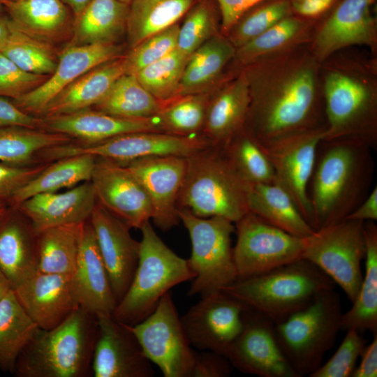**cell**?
<instances>
[{"mask_svg": "<svg viewBox=\"0 0 377 377\" xmlns=\"http://www.w3.org/2000/svg\"><path fill=\"white\" fill-rule=\"evenodd\" d=\"M320 65L305 45L240 70L250 96L244 131L260 147L325 126Z\"/></svg>", "mask_w": 377, "mask_h": 377, "instance_id": "obj_1", "label": "cell"}, {"mask_svg": "<svg viewBox=\"0 0 377 377\" xmlns=\"http://www.w3.org/2000/svg\"><path fill=\"white\" fill-rule=\"evenodd\" d=\"M323 140L346 138L377 148V55L357 47L338 51L320 65Z\"/></svg>", "mask_w": 377, "mask_h": 377, "instance_id": "obj_2", "label": "cell"}, {"mask_svg": "<svg viewBox=\"0 0 377 377\" xmlns=\"http://www.w3.org/2000/svg\"><path fill=\"white\" fill-rule=\"evenodd\" d=\"M372 150L353 139L321 141L308 188L314 230L345 219L369 195L375 173Z\"/></svg>", "mask_w": 377, "mask_h": 377, "instance_id": "obj_3", "label": "cell"}, {"mask_svg": "<svg viewBox=\"0 0 377 377\" xmlns=\"http://www.w3.org/2000/svg\"><path fill=\"white\" fill-rule=\"evenodd\" d=\"M334 287L318 267L300 259L260 274L237 278L221 290L276 324Z\"/></svg>", "mask_w": 377, "mask_h": 377, "instance_id": "obj_4", "label": "cell"}, {"mask_svg": "<svg viewBox=\"0 0 377 377\" xmlns=\"http://www.w3.org/2000/svg\"><path fill=\"white\" fill-rule=\"evenodd\" d=\"M96 316L80 307L57 327L38 332L16 362L18 377H84L91 373ZM92 374V373H91Z\"/></svg>", "mask_w": 377, "mask_h": 377, "instance_id": "obj_5", "label": "cell"}, {"mask_svg": "<svg viewBox=\"0 0 377 377\" xmlns=\"http://www.w3.org/2000/svg\"><path fill=\"white\" fill-rule=\"evenodd\" d=\"M249 185L224 148L211 145L187 157L177 207L199 217L221 216L235 223L249 212Z\"/></svg>", "mask_w": 377, "mask_h": 377, "instance_id": "obj_6", "label": "cell"}, {"mask_svg": "<svg viewBox=\"0 0 377 377\" xmlns=\"http://www.w3.org/2000/svg\"><path fill=\"white\" fill-rule=\"evenodd\" d=\"M140 230L138 266L129 288L112 314L128 325L140 323L151 313L172 288L195 277L188 260L163 242L149 221Z\"/></svg>", "mask_w": 377, "mask_h": 377, "instance_id": "obj_7", "label": "cell"}, {"mask_svg": "<svg viewBox=\"0 0 377 377\" xmlns=\"http://www.w3.org/2000/svg\"><path fill=\"white\" fill-rule=\"evenodd\" d=\"M342 315L340 297L334 288L274 324L279 346L297 377L309 376L322 364L341 330Z\"/></svg>", "mask_w": 377, "mask_h": 377, "instance_id": "obj_8", "label": "cell"}, {"mask_svg": "<svg viewBox=\"0 0 377 377\" xmlns=\"http://www.w3.org/2000/svg\"><path fill=\"white\" fill-rule=\"evenodd\" d=\"M178 216L191 242L187 260L195 277L188 295L203 296L234 282L238 278L231 243L234 223L221 216L199 217L185 209H178Z\"/></svg>", "mask_w": 377, "mask_h": 377, "instance_id": "obj_9", "label": "cell"}, {"mask_svg": "<svg viewBox=\"0 0 377 377\" xmlns=\"http://www.w3.org/2000/svg\"><path fill=\"white\" fill-rule=\"evenodd\" d=\"M364 222L345 219L306 237L302 259L313 263L339 285L353 303L361 286L365 258Z\"/></svg>", "mask_w": 377, "mask_h": 377, "instance_id": "obj_10", "label": "cell"}, {"mask_svg": "<svg viewBox=\"0 0 377 377\" xmlns=\"http://www.w3.org/2000/svg\"><path fill=\"white\" fill-rule=\"evenodd\" d=\"M212 144L202 134L179 135L165 132L143 131L120 135L96 142L73 141L46 151L50 161L89 154L120 164L157 156L189 157Z\"/></svg>", "mask_w": 377, "mask_h": 377, "instance_id": "obj_11", "label": "cell"}, {"mask_svg": "<svg viewBox=\"0 0 377 377\" xmlns=\"http://www.w3.org/2000/svg\"><path fill=\"white\" fill-rule=\"evenodd\" d=\"M232 248L238 278L249 277L302 259L306 237L291 235L248 212L235 223Z\"/></svg>", "mask_w": 377, "mask_h": 377, "instance_id": "obj_12", "label": "cell"}, {"mask_svg": "<svg viewBox=\"0 0 377 377\" xmlns=\"http://www.w3.org/2000/svg\"><path fill=\"white\" fill-rule=\"evenodd\" d=\"M149 359L164 377H190L195 352L187 338L170 292L140 323L129 325Z\"/></svg>", "mask_w": 377, "mask_h": 377, "instance_id": "obj_13", "label": "cell"}, {"mask_svg": "<svg viewBox=\"0 0 377 377\" xmlns=\"http://www.w3.org/2000/svg\"><path fill=\"white\" fill-rule=\"evenodd\" d=\"M376 0H340L316 26L309 50L320 64L334 53L364 47L377 55Z\"/></svg>", "mask_w": 377, "mask_h": 377, "instance_id": "obj_14", "label": "cell"}, {"mask_svg": "<svg viewBox=\"0 0 377 377\" xmlns=\"http://www.w3.org/2000/svg\"><path fill=\"white\" fill-rule=\"evenodd\" d=\"M325 130L323 126L298 133L261 147L274 168V182L289 193L312 228L308 188Z\"/></svg>", "mask_w": 377, "mask_h": 377, "instance_id": "obj_15", "label": "cell"}, {"mask_svg": "<svg viewBox=\"0 0 377 377\" xmlns=\"http://www.w3.org/2000/svg\"><path fill=\"white\" fill-rule=\"evenodd\" d=\"M246 309L241 302L220 290L201 296L181 321L191 346L226 356L243 329Z\"/></svg>", "mask_w": 377, "mask_h": 377, "instance_id": "obj_16", "label": "cell"}, {"mask_svg": "<svg viewBox=\"0 0 377 377\" xmlns=\"http://www.w3.org/2000/svg\"><path fill=\"white\" fill-rule=\"evenodd\" d=\"M226 357L233 369L260 377H297L277 341L274 323L246 307L243 329Z\"/></svg>", "mask_w": 377, "mask_h": 377, "instance_id": "obj_17", "label": "cell"}, {"mask_svg": "<svg viewBox=\"0 0 377 377\" xmlns=\"http://www.w3.org/2000/svg\"><path fill=\"white\" fill-rule=\"evenodd\" d=\"M98 337L91 373L95 377H151L154 371L128 325L112 315L96 316Z\"/></svg>", "mask_w": 377, "mask_h": 377, "instance_id": "obj_18", "label": "cell"}, {"mask_svg": "<svg viewBox=\"0 0 377 377\" xmlns=\"http://www.w3.org/2000/svg\"><path fill=\"white\" fill-rule=\"evenodd\" d=\"M91 182L97 202L130 228L140 229L151 219L148 195L126 165L96 158Z\"/></svg>", "mask_w": 377, "mask_h": 377, "instance_id": "obj_19", "label": "cell"}, {"mask_svg": "<svg viewBox=\"0 0 377 377\" xmlns=\"http://www.w3.org/2000/svg\"><path fill=\"white\" fill-rule=\"evenodd\" d=\"M122 55V47L116 43L66 46L47 79L12 101L24 112L40 117L48 103L67 86L94 68Z\"/></svg>", "mask_w": 377, "mask_h": 377, "instance_id": "obj_20", "label": "cell"}, {"mask_svg": "<svg viewBox=\"0 0 377 377\" xmlns=\"http://www.w3.org/2000/svg\"><path fill=\"white\" fill-rule=\"evenodd\" d=\"M140 182L152 207L151 219L166 231L180 222L177 199L187 168V158L157 156L123 164Z\"/></svg>", "mask_w": 377, "mask_h": 377, "instance_id": "obj_21", "label": "cell"}, {"mask_svg": "<svg viewBox=\"0 0 377 377\" xmlns=\"http://www.w3.org/2000/svg\"><path fill=\"white\" fill-rule=\"evenodd\" d=\"M89 222L94 230L117 303L126 294L135 274L140 242L130 234V228L96 202Z\"/></svg>", "mask_w": 377, "mask_h": 377, "instance_id": "obj_22", "label": "cell"}, {"mask_svg": "<svg viewBox=\"0 0 377 377\" xmlns=\"http://www.w3.org/2000/svg\"><path fill=\"white\" fill-rule=\"evenodd\" d=\"M71 281L81 309L94 316L112 314L117 301L89 219L83 224Z\"/></svg>", "mask_w": 377, "mask_h": 377, "instance_id": "obj_23", "label": "cell"}, {"mask_svg": "<svg viewBox=\"0 0 377 377\" xmlns=\"http://www.w3.org/2000/svg\"><path fill=\"white\" fill-rule=\"evenodd\" d=\"M18 302L41 330H51L79 308L71 275L36 272L13 290Z\"/></svg>", "mask_w": 377, "mask_h": 377, "instance_id": "obj_24", "label": "cell"}, {"mask_svg": "<svg viewBox=\"0 0 377 377\" xmlns=\"http://www.w3.org/2000/svg\"><path fill=\"white\" fill-rule=\"evenodd\" d=\"M249 103L244 73H231L210 96L201 134L212 145L225 147L244 130Z\"/></svg>", "mask_w": 377, "mask_h": 377, "instance_id": "obj_25", "label": "cell"}, {"mask_svg": "<svg viewBox=\"0 0 377 377\" xmlns=\"http://www.w3.org/2000/svg\"><path fill=\"white\" fill-rule=\"evenodd\" d=\"M96 202L93 184L87 181L62 193L36 194L15 207L38 233L52 227L87 221Z\"/></svg>", "mask_w": 377, "mask_h": 377, "instance_id": "obj_26", "label": "cell"}, {"mask_svg": "<svg viewBox=\"0 0 377 377\" xmlns=\"http://www.w3.org/2000/svg\"><path fill=\"white\" fill-rule=\"evenodd\" d=\"M0 270L13 290L37 272V233L30 221L10 205L0 215Z\"/></svg>", "mask_w": 377, "mask_h": 377, "instance_id": "obj_27", "label": "cell"}, {"mask_svg": "<svg viewBox=\"0 0 377 377\" xmlns=\"http://www.w3.org/2000/svg\"><path fill=\"white\" fill-rule=\"evenodd\" d=\"M43 119L45 130L65 134L82 142H100L135 132H164L158 115L142 119L124 118L91 108Z\"/></svg>", "mask_w": 377, "mask_h": 377, "instance_id": "obj_28", "label": "cell"}, {"mask_svg": "<svg viewBox=\"0 0 377 377\" xmlns=\"http://www.w3.org/2000/svg\"><path fill=\"white\" fill-rule=\"evenodd\" d=\"M2 6L17 28L34 38L54 45L71 38L73 15L61 0H13Z\"/></svg>", "mask_w": 377, "mask_h": 377, "instance_id": "obj_29", "label": "cell"}, {"mask_svg": "<svg viewBox=\"0 0 377 377\" xmlns=\"http://www.w3.org/2000/svg\"><path fill=\"white\" fill-rule=\"evenodd\" d=\"M126 73L125 54L94 68L58 94L45 107L40 117L49 118L92 108Z\"/></svg>", "mask_w": 377, "mask_h": 377, "instance_id": "obj_30", "label": "cell"}, {"mask_svg": "<svg viewBox=\"0 0 377 377\" xmlns=\"http://www.w3.org/2000/svg\"><path fill=\"white\" fill-rule=\"evenodd\" d=\"M317 22L290 15L260 35L236 48L229 64L230 72L236 73L263 58L308 45Z\"/></svg>", "mask_w": 377, "mask_h": 377, "instance_id": "obj_31", "label": "cell"}, {"mask_svg": "<svg viewBox=\"0 0 377 377\" xmlns=\"http://www.w3.org/2000/svg\"><path fill=\"white\" fill-rule=\"evenodd\" d=\"M129 5L119 0H91L74 17L67 46L116 43L126 30Z\"/></svg>", "mask_w": 377, "mask_h": 377, "instance_id": "obj_32", "label": "cell"}, {"mask_svg": "<svg viewBox=\"0 0 377 377\" xmlns=\"http://www.w3.org/2000/svg\"><path fill=\"white\" fill-rule=\"evenodd\" d=\"M249 212L291 235L306 237L314 232L289 193L279 184H249Z\"/></svg>", "mask_w": 377, "mask_h": 377, "instance_id": "obj_33", "label": "cell"}, {"mask_svg": "<svg viewBox=\"0 0 377 377\" xmlns=\"http://www.w3.org/2000/svg\"><path fill=\"white\" fill-rule=\"evenodd\" d=\"M236 48L219 33L200 46L188 58L180 82L178 98L195 94L206 86L221 84L229 75L224 71L230 64Z\"/></svg>", "mask_w": 377, "mask_h": 377, "instance_id": "obj_34", "label": "cell"}, {"mask_svg": "<svg viewBox=\"0 0 377 377\" xmlns=\"http://www.w3.org/2000/svg\"><path fill=\"white\" fill-rule=\"evenodd\" d=\"M366 242L365 272L351 308L343 313L341 330L355 329L360 332L377 333V226L364 222Z\"/></svg>", "mask_w": 377, "mask_h": 377, "instance_id": "obj_35", "label": "cell"}, {"mask_svg": "<svg viewBox=\"0 0 377 377\" xmlns=\"http://www.w3.org/2000/svg\"><path fill=\"white\" fill-rule=\"evenodd\" d=\"M96 158L82 154L61 158L49 163L38 175L20 188L8 201L17 207L29 198L38 193L56 192L64 188L91 181Z\"/></svg>", "mask_w": 377, "mask_h": 377, "instance_id": "obj_36", "label": "cell"}, {"mask_svg": "<svg viewBox=\"0 0 377 377\" xmlns=\"http://www.w3.org/2000/svg\"><path fill=\"white\" fill-rule=\"evenodd\" d=\"M198 0H133L126 31L130 48L177 23Z\"/></svg>", "mask_w": 377, "mask_h": 377, "instance_id": "obj_37", "label": "cell"}, {"mask_svg": "<svg viewBox=\"0 0 377 377\" xmlns=\"http://www.w3.org/2000/svg\"><path fill=\"white\" fill-rule=\"evenodd\" d=\"M40 330L13 290L0 301V368L14 374L20 353Z\"/></svg>", "mask_w": 377, "mask_h": 377, "instance_id": "obj_38", "label": "cell"}, {"mask_svg": "<svg viewBox=\"0 0 377 377\" xmlns=\"http://www.w3.org/2000/svg\"><path fill=\"white\" fill-rule=\"evenodd\" d=\"M84 223L52 227L37 233L38 272L73 274Z\"/></svg>", "mask_w": 377, "mask_h": 377, "instance_id": "obj_39", "label": "cell"}, {"mask_svg": "<svg viewBox=\"0 0 377 377\" xmlns=\"http://www.w3.org/2000/svg\"><path fill=\"white\" fill-rule=\"evenodd\" d=\"M165 104L151 94L135 74L126 73L91 108L116 117L142 119L157 116Z\"/></svg>", "mask_w": 377, "mask_h": 377, "instance_id": "obj_40", "label": "cell"}, {"mask_svg": "<svg viewBox=\"0 0 377 377\" xmlns=\"http://www.w3.org/2000/svg\"><path fill=\"white\" fill-rule=\"evenodd\" d=\"M74 140L60 133L12 126L0 128V162L15 165H33L43 149Z\"/></svg>", "mask_w": 377, "mask_h": 377, "instance_id": "obj_41", "label": "cell"}, {"mask_svg": "<svg viewBox=\"0 0 377 377\" xmlns=\"http://www.w3.org/2000/svg\"><path fill=\"white\" fill-rule=\"evenodd\" d=\"M0 52L27 72L50 75L61 52L56 45L22 31L10 20L9 35Z\"/></svg>", "mask_w": 377, "mask_h": 377, "instance_id": "obj_42", "label": "cell"}, {"mask_svg": "<svg viewBox=\"0 0 377 377\" xmlns=\"http://www.w3.org/2000/svg\"><path fill=\"white\" fill-rule=\"evenodd\" d=\"M223 148L238 174L248 184L275 182L274 170L266 154L244 130Z\"/></svg>", "mask_w": 377, "mask_h": 377, "instance_id": "obj_43", "label": "cell"}, {"mask_svg": "<svg viewBox=\"0 0 377 377\" xmlns=\"http://www.w3.org/2000/svg\"><path fill=\"white\" fill-rule=\"evenodd\" d=\"M188 58L176 48L135 75L156 99L168 103L178 98L180 82Z\"/></svg>", "mask_w": 377, "mask_h": 377, "instance_id": "obj_44", "label": "cell"}, {"mask_svg": "<svg viewBox=\"0 0 377 377\" xmlns=\"http://www.w3.org/2000/svg\"><path fill=\"white\" fill-rule=\"evenodd\" d=\"M292 14L290 0H265L246 12L226 36L238 48Z\"/></svg>", "mask_w": 377, "mask_h": 377, "instance_id": "obj_45", "label": "cell"}, {"mask_svg": "<svg viewBox=\"0 0 377 377\" xmlns=\"http://www.w3.org/2000/svg\"><path fill=\"white\" fill-rule=\"evenodd\" d=\"M209 98L192 94L165 104L158 114L164 132L184 136L201 134Z\"/></svg>", "mask_w": 377, "mask_h": 377, "instance_id": "obj_46", "label": "cell"}, {"mask_svg": "<svg viewBox=\"0 0 377 377\" xmlns=\"http://www.w3.org/2000/svg\"><path fill=\"white\" fill-rule=\"evenodd\" d=\"M219 33L212 4L209 0H198L179 26L177 49L190 57L207 40Z\"/></svg>", "mask_w": 377, "mask_h": 377, "instance_id": "obj_47", "label": "cell"}, {"mask_svg": "<svg viewBox=\"0 0 377 377\" xmlns=\"http://www.w3.org/2000/svg\"><path fill=\"white\" fill-rule=\"evenodd\" d=\"M179 29L176 23L147 38L125 54L127 73L135 74L177 48Z\"/></svg>", "mask_w": 377, "mask_h": 377, "instance_id": "obj_48", "label": "cell"}, {"mask_svg": "<svg viewBox=\"0 0 377 377\" xmlns=\"http://www.w3.org/2000/svg\"><path fill=\"white\" fill-rule=\"evenodd\" d=\"M334 355L309 377H351L367 339L355 329H349Z\"/></svg>", "mask_w": 377, "mask_h": 377, "instance_id": "obj_49", "label": "cell"}, {"mask_svg": "<svg viewBox=\"0 0 377 377\" xmlns=\"http://www.w3.org/2000/svg\"><path fill=\"white\" fill-rule=\"evenodd\" d=\"M49 77L27 72L0 52V97L17 99Z\"/></svg>", "mask_w": 377, "mask_h": 377, "instance_id": "obj_50", "label": "cell"}, {"mask_svg": "<svg viewBox=\"0 0 377 377\" xmlns=\"http://www.w3.org/2000/svg\"><path fill=\"white\" fill-rule=\"evenodd\" d=\"M49 163L15 165L0 162V201H8L32 178L41 172Z\"/></svg>", "mask_w": 377, "mask_h": 377, "instance_id": "obj_51", "label": "cell"}, {"mask_svg": "<svg viewBox=\"0 0 377 377\" xmlns=\"http://www.w3.org/2000/svg\"><path fill=\"white\" fill-rule=\"evenodd\" d=\"M233 367L228 359L222 354L202 350L195 353L190 377H226Z\"/></svg>", "mask_w": 377, "mask_h": 377, "instance_id": "obj_52", "label": "cell"}, {"mask_svg": "<svg viewBox=\"0 0 377 377\" xmlns=\"http://www.w3.org/2000/svg\"><path fill=\"white\" fill-rule=\"evenodd\" d=\"M18 126L45 130L43 117L27 114L7 98L0 97V128Z\"/></svg>", "mask_w": 377, "mask_h": 377, "instance_id": "obj_53", "label": "cell"}, {"mask_svg": "<svg viewBox=\"0 0 377 377\" xmlns=\"http://www.w3.org/2000/svg\"><path fill=\"white\" fill-rule=\"evenodd\" d=\"M264 1L265 0H216L221 17V33L226 36L246 12Z\"/></svg>", "mask_w": 377, "mask_h": 377, "instance_id": "obj_54", "label": "cell"}, {"mask_svg": "<svg viewBox=\"0 0 377 377\" xmlns=\"http://www.w3.org/2000/svg\"><path fill=\"white\" fill-rule=\"evenodd\" d=\"M340 0H290L293 15L305 20L320 22Z\"/></svg>", "mask_w": 377, "mask_h": 377, "instance_id": "obj_55", "label": "cell"}, {"mask_svg": "<svg viewBox=\"0 0 377 377\" xmlns=\"http://www.w3.org/2000/svg\"><path fill=\"white\" fill-rule=\"evenodd\" d=\"M374 335L372 341L364 346L360 364L355 367L351 377L377 376V333Z\"/></svg>", "mask_w": 377, "mask_h": 377, "instance_id": "obj_56", "label": "cell"}, {"mask_svg": "<svg viewBox=\"0 0 377 377\" xmlns=\"http://www.w3.org/2000/svg\"><path fill=\"white\" fill-rule=\"evenodd\" d=\"M346 219L362 221L377 219V187L375 186L361 204Z\"/></svg>", "mask_w": 377, "mask_h": 377, "instance_id": "obj_57", "label": "cell"}, {"mask_svg": "<svg viewBox=\"0 0 377 377\" xmlns=\"http://www.w3.org/2000/svg\"><path fill=\"white\" fill-rule=\"evenodd\" d=\"M10 20L8 15L3 13L0 15V50L4 45L10 32Z\"/></svg>", "mask_w": 377, "mask_h": 377, "instance_id": "obj_58", "label": "cell"}, {"mask_svg": "<svg viewBox=\"0 0 377 377\" xmlns=\"http://www.w3.org/2000/svg\"><path fill=\"white\" fill-rule=\"evenodd\" d=\"M76 17L91 0H61Z\"/></svg>", "mask_w": 377, "mask_h": 377, "instance_id": "obj_59", "label": "cell"}, {"mask_svg": "<svg viewBox=\"0 0 377 377\" xmlns=\"http://www.w3.org/2000/svg\"><path fill=\"white\" fill-rule=\"evenodd\" d=\"M11 290L10 283L0 270V301Z\"/></svg>", "mask_w": 377, "mask_h": 377, "instance_id": "obj_60", "label": "cell"}, {"mask_svg": "<svg viewBox=\"0 0 377 377\" xmlns=\"http://www.w3.org/2000/svg\"><path fill=\"white\" fill-rule=\"evenodd\" d=\"M8 206L7 202L0 201V215L6 210Z\"/></svg>", "mask_w": 377, "mask_h": 377, "instance_id": "obj_61", "label": "cell"}, {"mask_svg": "<svg viewBox=\"0 0 377 377\" xmlns=\"http://www.w3.org/2000/svg\"><path fill=\"white\" fill-rule=\"evenodd\" d=\"M5 13V10L2 4L0 3V15Z\"/></svg>", "mask_w": 377, "mask_h": 377, "instance_id": "obj_62", "label": "cell"}, {"mask_svg": "<svg viewBox=\"0 0 377 377\" xmlns=\"http://www.w3.org/2000/svg\"><path fill=\"white\" fill-rule=\"evenodd\" d=\"M121 2L126 3L127 4H130L133 0H119Z\"/></svg>", "mask_w": 377, "mask_h": 377, "instance_id": "obj_63", "label": "cell"}, {"mask_svg": "<svg viewBox=\"0 0 377 377\" xmlns=\"http://www.w3.org/2000/svg\"><path fill=\"white\" fill-rule=\"evenodd\" d=\"M10 1H13V0H0V3L2 4L5 2Z\"/></svg>", "mask_w": 377, "mask_h": 377, "instance_id": "obj_64", "label": "cell"}]
</instances>
